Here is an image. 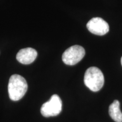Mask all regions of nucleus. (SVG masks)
I'll return each instance as SVG.
<instances>
[{
    "instance_id": "f257e3e1",
    "label": "nucleus",
    "mask_w": 122,
    "mask_h": 122,
    "mask_svg": "<svg viewBox=\"0 0 122 122\" xmlns=\"http://www.w3.org/2000/svg\"><path fill=\"white\" fill-rule=\"evenodd\" d=\"M28 89L25 79L19 75H13L10 77L8 84V92L10 98L16 101L22 98Z\"/></svg>"
},
{
    "instance_id": "f03ea898",
    "label": "nucleus",
    "mask_w": 122,
    "mask_h": 122,
    "mask_svg": "<svg viewBox=\"0 0 122 122\" xmlns=\"http://www.w3.org/2000/svg\"><path fill=\"white\" fill-rule=\"evenodd\" d=\"M104 76L102 71L96 67L88 68L84 75L85 85L91 91L98 92L104 84Z\"/></svg>"
},
{
    "instance_id": "7ed1b4c3",
    "label": "nucleus",
    "mask_w": 122,
    "mask_h": 122,
    "mask_svg": "<svg viewBox=\"0 0 122 122\" xmlns=\"http://www.w3.org/2000/svg\"><path fill=\"white\" fill-rule=\"evenodd\" d=\"M62 100L57 94H54L49 101L44 103L41 107V113L44 117H56L62 111Z\"/></svg>"
},
{
    "instance_id": "20e7f679",
    "label": "nucleus",
    "mask_w": 122,
    "mask_h": 122,
    "mask_svg": "<svg viewBox=\"0 0 122 122\" xmlns=\"http://www.w3.org/2000/svg\"><path fill=\"white\" fill-rule=\"evenodd\" d=\"M85 49L80 45H74L67 49L62 55V61L66 65H75L83 58Z\"/></svg>"
},
{
    "instance_id": "39448f33",
    "label": "nucleus",
    "mask_w": 122,
    "mask_h": 122,
    "mask_svg": "<svg viewBox=\"0 0 122 122\" xmlns=\"http://www.w3.org/2000/svg\"><path fill=\"white\" fill-rule=\"evenodd\" d=\"M86 27L93 34L103 36L109 31V25L101 18L96 17L91 19L86 24Z\"/></svg>"
},
{
    "instance_id": "423d86ee",
    "label": "nucleus",
    "mask_w": 122,
    "mask_h": 122,
    "mask_svg": "<svg viewBox=\"0 0 122 122\" xmlns=\"http://www.w3.org/2000/svg\"><path fill=\"white\" fill-rule=\"evenodd\" d=\"M37 52L36 50L31 48H27L20 49L16 54V59L20 63L24 65L32 63L36 59Z\"/></svg>"
},
{
    "instance_id": "0eeeda50",
    "label": "nucleus",
    "mask_w": 122,
    "mask_h": 122,
    "mask_svg": "<svg viewBox=\"0 0 122 122\" xmlns=\"http://www.w3.org/2000/svg\"><path fill=\"white\" fill-rule=\"evenodd\" d=\"M109 115L112 119L116 122H122V112L120 110V103L118 100H115L110 105Z\"/></svg>"
},
{
    "instance_id": "6e6552de",
    "label": "nucleus",
    "mask_w": 122,
    "mask_h": 122,
    "mask_svg": "<svg viewBox=\"0 0 122 122\" xmlns=\"http://www.w3.org/2000/svg\"><path fill=\"white\" fill-rule=\"evenodd\" d=\"M121 64H122V57L121 58Z\"/></svg>"
}]
</instances>
